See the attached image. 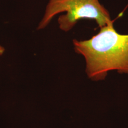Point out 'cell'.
<instances>
[{"instance_id":"3957f363","label":"cell","mask_w":128,"mask_h":128,"mask_svg":"<svg viewBox=\"0 0 128 128\" xmlns=\"http://www.w3.org/2000/svg\"><path fill=\"white\" fill-rule=\"evenodd\" d=\"M5 52V48L2 46L1 45H0V56H2L4 53Z\"/></svg>"},{"instance_id":"6da1fadb","label":"cell","mask_w":128,"mask_h":128,"mask_svg":"<svg viewBox=\"0 0 128 128\" xmlns=\"http://www.w3.org/2000/svg\"><path fill=\"white\" fill-rule=\"evenodd\" d=\"M73 44L76 54L84 58L86 72L92 81H103L111 71L128 74V34L118 33L113 23L90 39L73 40Z\"/></svg>"},{"instance_id":"7a4b0ae2","label":"cell","mask_w":128,"mask_h":128,"mask_svg":"<svg viewBox=\"0 0 128 128\" xmlns=\"http://www.w3.org/2000/svg\"><path fill=\"white\" fill-rule=\"evenodd\" d=\"M65 12L59 17V27L64 32L71 30L82 19L93 20L100 28L113 23L109 12L98 0H49L44 17L38 30L44 29L56 15Z\"/></svg>"}]
</instances>
